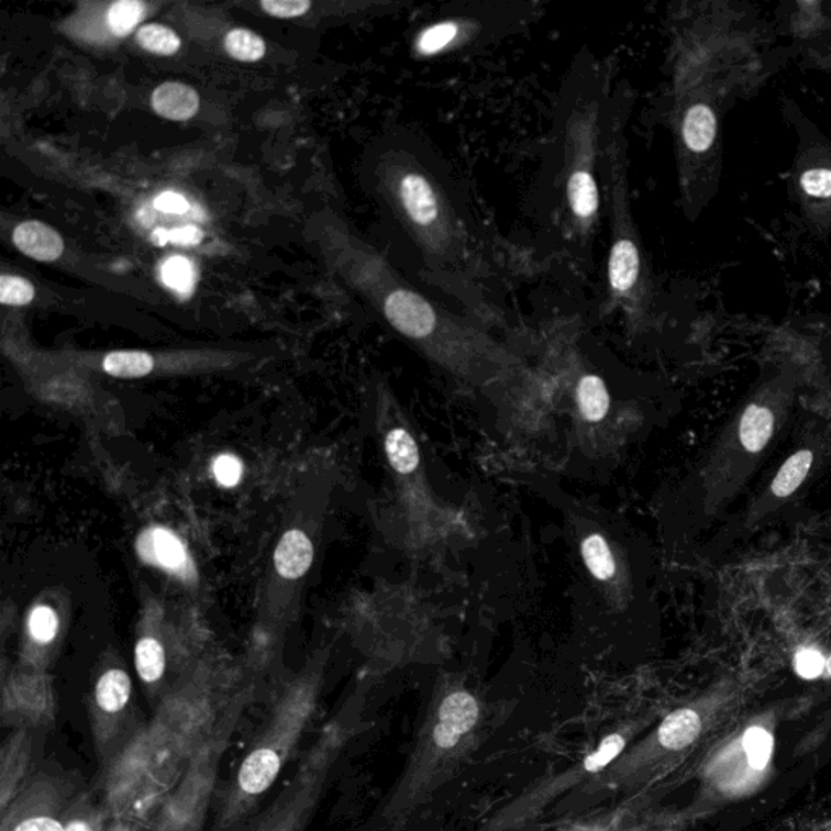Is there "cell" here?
Masks as SVG:
<instances>
[{
    "mask_svg": "<svg viewBox=\"0 0 831 831\" xmlns=\"http://www.w3.org/2000/svg\"><path fill=\"white\" fill-rule=\"evenodd\" d=\"M381 193L422 277L463 306L487 313L497 247L475 220L441 156L411 129L388 145Z\"/></svg>",
    "mask_w": 831,
    "mask_h": 831,
    "instance_id": "obj_1",
    "label": "cell"
},
{
    "mask_svg": "<svg viewBox=\"0 0 831 831\" xmlns=\"http://www.w3.org/2000/svg\"><path fill=\"white\" fill-rule=\"evenodd\" d=\"M614 66L578 54L555 103L544 173L547 218L562 251L575 267L588 268L601 230V163Z\"/></svg>",
    "mask_w": 831,
    "mask_h": 831,
    "instance_id": "obj_2",
    "label": "cell"
},
{
    "mask_svg": "<svg viewBox=\"0 0 831 831\" xmlns=\"http://www.w3.org/2000/svg\"><path fill=\"white\" fill-rule=\"evenodd\" d=\"M766 30L738 2H689L671 15V84L666 98L705 84L723 85L735 97L763 78Z\"/></svg>",
    "mask_w": 831,
    "mask_h": 831,
    "instance_id": "obj_3",
    "label": "cell"
},
{
    "mask_svg": "<svg viewBox=\"0 0 831 831\" xmlns=\"http://www.w3.org/2000/svg\"><path fill=\"white\" fill-rule=\"evenodd\" d=\"M630 91L616 84L609 104L602 149L601 187L609 228L606 302L623 312L632 325L650 319L656 306V282L632 210L629 182Z\"/></svg>",
    "mask_w": 831,
    "mask_h": 831,
    "instance_id": "obj_4",
    "label": "cell"
},
{
    "mask_svg": "<svg viewBox=\"0 0 831 831\" xmlns=\"http://www.w3.org/2000/svg\"><path fill=\"white\" fill-rule=\"evenodd\" d=\"M739 100L723 85L705 84L664 100L673 135L680 208L697 221L713 202L723 173V118Z\"/></svg>",
    "mask_w": 831,
    "mask_h": 831,
    "instance_id": "obj_5",
    "label": "cell"
},
{
    "mask_svg": "<svg viewBox=\"0 0 831 831\" xmlns=\"http://www.w3.org/2000/svg\"><path fill=\"white\" fill-rule=\"evenodd\" d=\"M315 697L312 690L296 689L282 698L274 717L245 752L231 782L224 788L213 831L245 829L261 800L274 788L282 768L301 741L311 720Z\"/></svg>",
    "mask_w": 831,
    "mask_h": 831,
    "instance_id": "obj_6",
    "label": "cell"
},
{
    "mask_svg": "<svg viewBox=\"0 0 831 831\" xmlns=\"http://www.w3.org/2000/svg\"><path fill=\"white\" fill-rule=\"evenodd\" d=\"M373 292L388 325L416 345L435 353H465L481 346L483 339L475 326L442 308L441 302L381 261H376L373 270Z\"/></svg>",
    "mask_w": 831,
    "mask_h": 831,
    "instance_id": "obj_7",
    "label": "cell"
},
{
    "mask_svg": "<svg viewBox=\"0 0 831 831\" xmlns=\"http://www.w3.org/2000/svg\"><path fill=\"white\" fill-rule=\"evenodd\" d=\"M538 12L536 2L453 3L414 33L410 51L418 59L468 53L519 32L536 19Z\"/></svg>",
    "mask_w": 831,
    "mask_h": 831,
    "instance_id": "obj_8",
    "label": "cell"
},
{
    "mask_svg": "<svg viewBox=\"0 0 831 831\" xmlns=\"http://www.w3.org/2000/svg\"><path fill=\"white\" fill-rule=\"evenodd\" d=\"M785 108L786 118L797 132L789 196L799 210L807 233L826 241L831 236V140L795 103L785 104Z\"/></svg>",
    "mask_w": 831,
    "mask_h": 831,
    "instance_id": "obj_9",
    "label": "cell"
},
{
    "mask_svg": "<svg viewBox=\"0 0 831 831\" xmlns=\"http://www.w3.org/2000/svg\"><path fill=\"white\" fill-rule=\"evenodd\" d=\"M243 708L244 703H233L224 711L220 723L187 766L171 796L159 807L149 831H203L208 806L217 785L218 768L241 723Z\"/></svg>",
    "mask_w": 831,
    "mask_h": 831,
    "instance_id": "obj_10",
    "label": "cell"
},
{
    "mask_svg": "<svg viewBox=\"0 0 831 831\" xmlns=\"http://www.w3.org/2000/svg\"><path fill=\"white\" fill-rule=\"evenodd\" d=\"M791 379L786 374L763 385L738 416L721 445V497L744 483L742 469L752 465L768 447L779 422V410L791 397Z\"/></svg>",
    "mask_w": 831,
    "mask_h": 831,
    "instance_id": "obj_11",
    "label": "cell"
},
{
    "mask_svg": "<svg viewBox=\"0 0 831 831\" xmlns=\"http://www.w3.org/2000/svg\"><path fill=\"white\" fill-rule=\"evenodd\" d=\"M132 693L131 676L121 667L103 671L91 693V738L104 778L118 766L145 729L135 720Z\"/></svg>",
    "mask_w": 831,
    "mask_h": 831,
    "instance_id": "obj_12",
    "label": "cell"
},
{
    "mask_svg": "<svg viewBox=\"0 0 831 831\" xmlns=\"http://www.w3.org/2000/svg\"><path fill=\"white\" fill-rule=\"evenodd\" d=\"M339 741L336 731L323 734L274 804L257 819L248 820L243 831H306L322 797Z\"/></svg>",
    "mask_w": 831,
    "mask_h": 831,
    "instance_id": "obj_13",
    "label": "cell"
},
{
    "mask_svg": "<svg viewBox=\"0 0 831 831\" xmlns=\"http://www.w3.org/2000/svg\"><path fill=\"white\" fill-rule=\"evenodd\" d=\"M78 785L67 773L40 769L0 812V831H64Z\"/></svg>",
    "mask_w": 831,
    "mask_h": 831,
    "instance_id": "obj_14",
    "label": "cell"
},
{
    "mask_svg": "<svg viewBox=\"0 0 831 831\" xmlns=\"http://www.w3.org/2000/svg\"><path fill=\"white\" fill-rule=\"evenodd\" d=\"M33 735L30 729H13L0 749V812L19 796L33 773Z\"/></svg>",
    "mask_w": 831,
    "mask_h": 831,
    "instance_id": "obj_15",
    "label": "cell"
},
{
    "mask_svg": "<svg viewBox=\"0 0 831 831\" xmlns=\"http://www.w3.org/2000/svg\"><path fill=\"white\" fill-rule=\"evenodd\" d=\"M137 551L143 561L169 574L177 575L184 580L193 577L192 561L186 546L173 531L166 528L153 527L143 531L137 541Z\"/></svg>",
    "mask_w": 831,
    "mask_h": 831,
    "instance_id": "obj_16",
    "label": "cell"
},
{
    "mask_svg": "<svg viewBox=\"0 0 831 831\" xmlns=\"http://www.w3.org/2000/svg\"><path fill=\"white\" fill-rule=\"evenodd\" d=\"M813 462H816V451L813 448L802 447L793 453L783 463L773 481L769 483L768 490L763 494L761 500L751 510V519H761L769 510L776 509L778 503L788 500L804 485L807 476L812 472Z\"/></svg>",
    "mask_w": 831,
    "mask_h": 831,
    "instance_id": "obj_17",
    "label": "cell"
},
{
    "mask_svg": "<svg viewBox=\"0 0 831 831\" xmlns=\"http://www.w3.org/2000/svg\"><path fill=\"white\" fill-rule=\"evenodd\" d=\"M479 717L476 698L465 690L453 693L442 701L435 721L434 739L441 747H452L475 728Z\"/></svg>",
    "mask_w": 831,
    "mask_h": 831,
    "instance_id": "obj_18",
    "label": "cell"
},
{
    "mask_svg": "<svg viewBox=\"0 0 831 831\" xmlns=\"http://www.w3.org/2000/svg\"><path fill=\"white\" fill-rule=\"evenodd\" d=\"M13 243L20 252L40 262H56L66 248L60 234L41 221H25L16 226Z\"/></svg>",
    "mask_w": 831,
    "mask_h": 831,
    "instance_id": "obj_19",
    "label": "cell"
},
{
    "mask_svg": "<svg viewBox=\"0 0 831 831\" xmlns=\"http://www.w3.org/2000/svg\"><path fill=\"white\" fill-rule=\"evenodd\" d=\"M64 831H131V827L115 819L108 804L84 791L75 799Z\"/></svg>",
    "mask_w": 831,
    "mask_h": 831,
    "instance_id": "obj_20",
    "label": "cell"
},
{
    "mask_svg": "<svg viewBox=\"0 0 831 831\" xmlns=\"http://www.w3.org/2000/svg\"><path fill=\"white\" fill-rule=\"evenodd\" d=\"M152 106L156 114L169 121H189L199 112V93L192 87L177 81L159 85L152 95Z\"/></svg>",
    "mask_w": 831,
    "mask_h": 831,
    "instance_id": "obj_21",
    "label": "cell"
},
{
    "mask_svg": "<svg viewBox=\"0 0 831 831\" xmlns=\"http://www.w3.org/2000/svg\"><path fill=\"white\" fill-rule=\"evenodd\" d=\"M313 561V546L304 531L291 530L281 538L275 551V567L281 577L295 580L309 570Z\"/></svg>",
    "mask_w": 831,
    "mask_h": 831,
    "instance_id": "obj_22",
    "label": "cell"
},
{
    "mask_svg": "<svg viewBox=\"0 0 831 831\" xmlns=\"http://www.w3.org/2000/svg\"><path fill=\"white\" fill-rule=\"evenodd\" d=\"M701 731V721L698 714L689 708L674 711L660 727L658 739L663 747L669 751H683L693 744Z\"/></svg>",
    "mask_w": 831,
    "mask_h": 831,
    "instance_id": "obj_23",
    "label": "cell"
},
{
    "mask_svg": "<svg viewBox=\"0 0 831 831\" xmlns=\"http://www.w3.org/2000/svg\"><path fill=\"white\" fill-rule=\"evenodd\" d=\"M135 669L142 683L148 687H158L168 669V656L165 646L153 636L138 640L135 646Z\"/></svg>",
    "mask_w": 831,
    "mask_h": 831,
    "instance_id": "obj_24",
    "label": "cell"
},
{
    "mask_svg": "<svg viewBox=\"0 0 831 831\" xmlns=\"http://www.w3.org/2000/svg\"><path fill=\"white\" fill-rule=\"evenodd\" d=\"M793 12L789 13V26L796 40H809L829 32L831 19L826 12V3L822 2H796L793 3Z\"/></svg>",
    "mask_w": 831,
    "mask_h": 831,
    "instance_id": "obj_25",
    "label": "cell"
},
{
    "mask_svg": "<svg viewBox=\"0 0 831 831\" xmlns=\"http://www.w3.org/2000/svg\"><path fill=\"white\" fill-rule=\"evenodd\" d=\"M577 401L580 413L587 421H602L608 416L611 403L606 381L595 374L581 377L577 385Z\"/></svg>",
    "mask_w": 831,
    "mask_h": 831,
    "instance_id": "obj_26",
    "label": "cell"
},
{
    "mask_svg": "<svg viewBox=\"0 0 831 831\" xmlns=\"http://www.w3.org/2000/svg\"><path fill=\"white\" fill-rule=\"evenodd\" d=\"M385 453L391 468L400 475H410L421 462V453L413 435L403 428H395L388 432L385 439Z\"/></svg>",
    "mask_w": 831,
    "mask_h": 831,
    "instance_id": "obj_27",
    "label": "cell"
},
{
    "mask_svg": "<svg viewBox=\"0 0 831 831\" xmlns=\"http://www.w3.org/2000/svg\"><path fill=\"white\" fill-rule=\"evenodd\" d=\"M155 366L152 354L145 351H115L103 361V369L118 379H140L148 376Z\"/></svg>",
    "mask_w": 831,
    "mask_h": 831,
    "instance_id": "obj_28",
    "label": "cell"
},
{
    "mask_svg": "<svg viewBox=\"0 0 831 831\" xmlns=\"http://www.w3.org/2000/svg\"><path fill=\"white\" fill-rule=\"evenodd\" d=\"M581 555L592 577L601 581L611 580L616 574V561L608 541L601 534H589L581 543Z\"/></svg>",
    "mask_w": 831,
    "mask_h": 831,
    "instance_id": "obj_29",
    "label": "cell"
},
{
    "mask_svg": "<svg viewBox=\"0 0 831 831\" xmlns=\"http://www.w3.org/2000/svg\"><path fill=\"white\" fill-rule=\"evenodd\" d=\"M224 47L233 59L241 63H257L267 53L264 37L244 29L233 30L224 40Z\"/></svg>",
    "mask_w": 831,
    "mask_h": 831,
    "instance_id": "obj_30",
    "label": "cell"
},
{
    "mask_svg": "<svg viewBox=\"0 0 831 831\" xmlns=\"http://www.w3.org/2000/svg\"><path fill=\"white\" fill-rule=\"evenodd\" d=\"M137 43L148 53L174 56L180 49V37L169 26L149 23L137 33Z\"/></svg>",
    "mask_w": 831,
    "mask_h": 831,
    "instance_id": "obj_31",
    "label": "cell"
},
{
    "mask_svg": "<svg viewBox=\"0 0 831 831\" xmlns=\"http://www.w3.org/2000/svg\"><path fill=\"white\" fill-rule=\"evenodd\" d=\"M145 13V3L138 0H121L112 3L108 12V23L115 36H128L134 32Z\"/></svg>",
    "mask_w": 831,
    "mask_h": 831,
    "instance_id": "obj_32",
    "label": "cell"
},
{
    "mask_svg": "<svg viewBox=\"0 0 831 831\" xmlns=\"http://www.w3.org/2000/svg\"><path fill=\"white\" fill-rule=\"evenodd\" d=\"M162 278L166 286L180 292V295H189L192 291L193 282H196L192 264L184 257L169 258L163 265Z\"/></svg>",
    "mask_w": 831,
    "mask_h": 831,
    "instance_id": "obj_33",
    "label": "cell"
},
{
    "mask_svg": "<svg viewBox=\"0 0 831 831\" xmlns=\"http://www.w3.org/2000/svg\"><path fill=\"white\" fill-rule=\"evenodd\" d=\"M744 751L747 754L751 766L762 769L769 762V758H772V734L762 728H749L744 734Z\"/></svg>",
    "mask_w": 831,
    "mask_h": 831,
    "instance_id": "obj_34",
    "label": "cell"
},
{
    "mask_svg": "<svg viewBox=\"0 0 831 831\" xmlns=\"http://www.w3.org/2000/svg\"><path fill=\"white\" fill-rule=\"evenodd\" d=\"M35 298V286L29 279L15 275H2L0 278V302L5 306L30 304Z\"/></svg>",
    "mask_w": 831,
    "mask_h": 831,
    "instance_id": "obj_35",
    "label": "cell"
},
{
    "mask_svg": "<svg viewBox=\"0 0 831 831\" xmlns=\"http://www.w3.org/2000/svg\"><path fill=\"white\" fill-rule=\"evenodd\" d=\"M30 635L41 645L53 642L59 629L56 611L49 606H37L30 614Z\"/></svg>",
    "mask_w": 831,
    "mask_h": 831,
    "instance_id": "obj_36",
    "label": "cell"
},
{
    "mask_svg": "<svg viewBox=\"0 0 831 831\" xmlns=\"http://www.w3.org/2000/svg\"><path fill=\"white\" fill-rule=\"evenodd\" d=\"M625 747V739L621 734L609 735L595 754L589 755L587 762H585V768L588 772H596V769L602 768L608 765L609 762L614 761L622 749Z\"/></svg>",
    "mask_w": 831,
    "mask_h": 831,
    "instance_id": "obj_37",
    "label": "cell"
},
{
    "mask_svg": "<svg viewBox=\"0 0 831 831\" xmlns=\"http://www.w3.org/2000/svg\"><path fill=\"white\" fill-rule=\"evenodd\" d=\"M213 475L218 485L234 487L243 478V463L234 455H220L214 459Z\"/></svg>",
    "mask_w": 831,
    "mask_h": 831,
    "instance_id": "obj_38",
    "label": "cell"
},
{
    "mask_svg": "<svg viewBox=\"0 0 831 831\" xmlns=\"http://www.w3.org/2000/svg\"><path fill=\"white\" fill-rule=\"evenodd\" d=\"M796 673L804 679H816L827 667L826 656L816 649H802L795 658Z\"/></svg>",
    "mask_w": 831,
    "mask_h": 831,
    "instance_id": "obj_39",
    "label": "cell"
},
{
    "mask_svg": "<svg viewBox=\"0 0 831 831\" xmlns=\"http://www.w3.org/2000/svg\"><path fill=\"white\" fill-rule=\"evenodd\" d=\"M261 7L275 19H296L308 13L312 3L309 0H264Z\"/></svg>",
    "mask_w": 831,
    "mask_h": 831,
    "instance_id": "obj_40",
    "label": "cell"
},
{
    "mask_svg": "<svg viewBox=\"0 0 831 831\" xmlns=\"http://www.w3.org/2000/svg\"><path fill=\"white\" fill-rule=\"evenodd\" d=\"M155 207L163 213L182 214L189 211V203L179 193L166 192L156 199Z\"/></svg>",
    "mask_w": 831,
    "mask_h": 831,
    "instance_id": "obj_41",
    "label": "cell"
},
{
    "mask_svg": "<svg viewBox=\"0 0 831 831\" xmlns=\"http://www.w3.org/2000/svg\"><path fill=\"white\" fill-rule=\"evenodd\" d=\"M203 240V233L196 226L179 228L168 233V241L174 244H200Z\"/></svg>",
    "mask_w": 831,
    "mask_h": 831,
    "instance_id": "obj_42",
    "label": "cell"
},
{
    "mask_svg": "<svg viewBox=\"0 0 831 831\" xmlns=\"http://www.w3.org/2000/svg\"><path fill=\"white\" fill-rule=\"evenodd\" d=\"M827 667H829V673H830V676H831V656H830L829 660H827Z\"/></svg>",
    "mask_w": 831,
    "mask_h": 831,
    "instance_id": "obj_43",
    "label": "cell"
}]
</instances>
